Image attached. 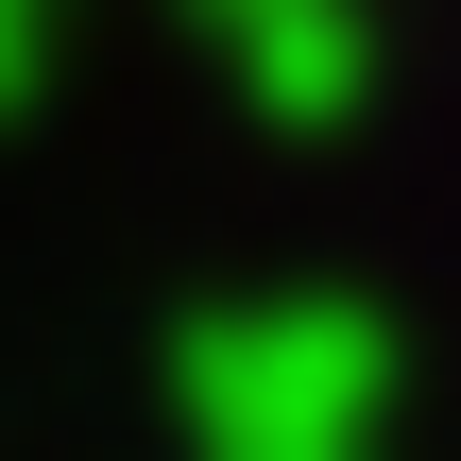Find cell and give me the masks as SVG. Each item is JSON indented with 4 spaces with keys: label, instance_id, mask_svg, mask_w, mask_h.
<instances>
[{
    "label": "cell",
    "instance_id": "obj_1",
    "mask_svg": "<svg viewBox=\"0 0 461 461\" xmlns=\"http://www.w3.org/2000/svg\"><path fill=\"white\" fill-rule=\"evenodd\" d=\"M188 461H376L393 428V325L342 291H274V308H205L171 359Z\"/></svg>",
    "mask_w": 461,
    "mask_h": 461
},
{
    "label": "cell",
    "instance_id": "obj_2",
    "mask_svg": "<svg viewBox=\"0 0 461 461\" xmlns=\"http://www.w3.org/2000/svg\"><path fill=\"white\" fill-rule=\"evenodd\" d=\"M188 17H205L222 86H240L274 137H325V120L376 86V17H359V0H188Z\"/></svg>",
    "mask_w": 461,
    "mask_h": 461
},
{
    "label": "cell",
    "instance_id": "obj_3",
    "mask_svg": "<svg viewBox=\"0 0 461 461\" xmlns=\"http://www.w3.org/2000/svg\"><path fill=\"white\" fill-rule=\"evenodd\" d=\"M34 68H51V0H0V120L34 103Z\"/></svg>",
    "mask_w": 461,
    "mask_h": 461
}]
</instances>
